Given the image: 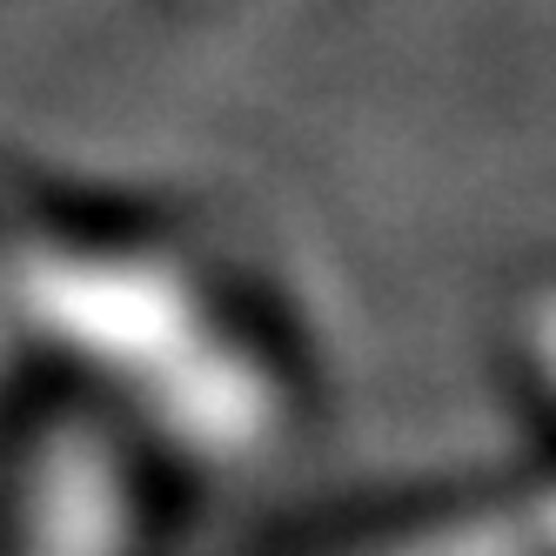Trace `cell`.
I'll return each instance as SVG.
<instances>
[{
	"mask_svg": "<svg viewBox=\"0 0 556 556\" xmlns=\"http://www.w3.org/2000/svg\"><path fill=\"white\" fill-rule=\"evenodd\" d=\"M503 389L523 456L503 469L456 476L443 496H422V523H395L376 543L429 549H556V268L509 302Z\"/></svg>",
	"mask_w": 556,
	"mask_h": 556,
	"instance_id": "cell-2",
	"label": "cell"
},
{
	"mask_svg": "<svg viewBox=\"0 0 556 556\" xmlns=\"http://www.w3.org/2000/svg\"><path fill=\"white\" fill-rule=\"evenodd\" d=\"M315 395L308 315L235 228L0 168V549L162 543Z\"/></svg>",
	"mask_w": 556,
	"mask_h": 556,
	"instance_id": "cell-1",
	"label": "cell"
}]
</instances>
